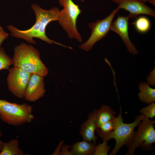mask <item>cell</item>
<instances>
[{
  "instance_id": "603a6c76",
  "label": "cell",
  "mask_w": 155,
  "mask_h": 155,
  "mask_svg": "<svg viewBox=\"0 0 155 155\" xmlns=\"http://www.w3.org/2000/svg\"><path fill=\"white\" fill-rule=\"evenodd\" d=\"M147 83L150 86H154L155 85V68L151 71L146 77Z\"/></svg>"
},
{
  "instance_id": "3957f363",
  "label": "cell",
  "mask_w": 155,
  "mask_h": 155,
  "mask_svg": "<svg viewBox=\"0 0 155 155\" xmlns=\"http://www.w3.org/2000/svg\"><path fill=\"white\" fill-rule=\"evenodd\" d=\"M120 113L117 117V125L112 132L102 140L108 141L112 139L115 140V144L110 155H115L119 150L124 145L128 147L131 144L135 132V128L138 127L144 117L141 114L136 116L134 121L130 123L123 122L122 110L120 106Z\"/></svg>"
},
{
  "instance_id": "8992f818",
  "label": "cell",
  "mask_w": 155,
  "mask_h": 155,
  "mask_svg": "<svg viewBox=\"0 0 155 155\" xmlns=\"http://www.w3.org/2000/svg\"><path fill=\"white\" fill-rule=\"evenodd\" d=\"M120 9L117 7L105 19L98 20L89 23L88 26L91 31V35L88 39L80 45L79 48L86 51H88L92 49L96 42L105 37L110 30L115 16Z\"/></svg>"
},
{
  "instance_id": "5b68a950",
  "label": "cell",
  "mask_w": 155,
  "mask_h": 155,
  "mask_svg": "<svg viewBox=\"0 0 155 155\" xmlns=\"http://www.w3.org/2000/svg\"><path fill=\"white\" fill-rule=\"evenodd\" d=\"M59 2L63 7V9L59 12L58 20L59 24L69 38L82 42V36L76 28L77 20L82 11L72 0H59Z\"/></svg>"
},
{
  "instance_id": "e0dca14e",
  "label": "cell",
  "mask_w": 155,
  "mask_h": 155,
  "mask_svg": "<svg viewBox=\"0 0 155 155\" xmlns=\"http://www.w3.org/2000/svg\"><path fill=\"white\" fill-rule=\"evenodd\" d=\"M18 139L11 140L7 142H3L0 155H24L22 150L19 147Z\"/></svg>"
},
{
  "instance_id": "2e32d148",
  "label": "cell",
  "mask_w": 155,
  "mask_h": 155,
  "mask_svg": "<svg viewBox=\"0 0 155 155\" xmlns=\"http://www.w3.org/2000/svg\"><path fill=\"white\" fill-rule=\"evenodd\" d=\"M96 128L101 124L115 118V113L109 106L102 104L98 109H95Z\"/></svg>"
},
{
  "instance_id": "5bb4252c",
  "label": "cell",
  "mask_w": 155,
  "mask_h": 155,
  "mask_svg": "<svg viewBox=\"0 0 155 155\" xmlns=\"http://www.w3.org/2000/svg\"><path fill=\"white\" fill-rule=\"evenodd\" d=\"M95 145L85 140L76 142L70 146L73 155H93Z\"/></svg>"
},
{
  "instance_id": "cb8c5ba5",
  "label": "cell",
  "mask_w": 155,
  "mask_h": 155,
  "mask_svg": "<svg viewBox=\"0 0 155 155\" xmlns=\"http://www.w3.org/2000/svg\"><path fill=\"white\" fill-rule=\"evenodd\" d=\"M70 146L63 144L60 153V155H73L71 152L70 148Z\"/></svg>"
},
{
  "instance_id": "7402d4cb",
  "label": "cell",
  "mask_w": 155,
  "mask_h": 155,
  "mask_svg": "<svg viewBox=\"0 0 155 155\" xmlns=\"http://www.w3.org/2000/svg\"><path fill=\"white\" fill-rule=\"evenodd\" d=\"M140 113L144 116L150 119H152L155 116V103L152 102L146 107L141 108Z\"/></svg>"
},
{
  "instance_id": "8fae6325",
  "label": "cell",
  "mask_w": 155,
  "mask_h": 155,
  "mask_svg": "<svg viewBox=\"0 0 155 155\" xmlns=\"http://www.w3.org/2000/svg\"><path fill=\"white\" fill-rule=\"evenodd\" d=\"M44 78L37 74H31L24 93L26 100L35 102L44 96L46 90Z\"/></svg>"
},
{
  "instance_id": "30bf717a",
  "label": "cell",
  "mask_w": 155,
  "mask_h": 155,
  "mask_svg": "<svg viewBox=\"0 0 155 155\" xmlns=\"http://www.w3.org/2000/svg\"><path fill=\"white\" fill-rule=\"evenodd\" d=\"M111 0L117 3L120 9H123L128 11L129 18H135L141 14L155 17L154 11L139 0Z\"/></svg>"
},
{
  "instance_id": "d6986e66",
  "label": "cell",
  "mask_w": 155,
  "mask_h": 155,
  "mask_svg": "<svg viewBox=\"0 0 155 155\" xmlns=\"http://www.w3.org/2000/svg\"><path fill=\"white\" fill-rule=\"evenodd\" d=\"M136 30L139 33H144L148 31L151 27L150 20L146 17L141 16L137 18L133 23Z\"/></svg>"
},
{
  "instance_id": "6da1fadb",
  "label": "cell",
  "mask_w": 155,
  "mask_h": 155,
  "mask_svg": "<svg viewBox=\"0 0 155 155\" xmlns=\"http://www.w3.org/2000/svg\"><path fill=\"white\" fill-rule=\"evenodd\" d=\"M13 67L44 78L49 70L41 60L37 49L31 45L22 43L14 48L12 59Z\"/></svg>"
},
{
  "instance_id": "ac0fdd59",
  "label": "cell",
  "mask_w": 155,
  "mask_h": 155,
  "mask_svg": "<svg viewBox=\"0 0 155 155\" xmlns=\"http://www.w3.org/2000/svg\"><path fill=\"white\" fill-rule=\"evenodd\" d=\"M117 117H115L101 124L96 128V133L101 138L102 141L112 132L117 125Z\"/></svg>"
},
{
  "instance_id": "9c48e42d",
  "label": "cell",
  "mask_w": 155,
  "mask_h": 155,
  "mask_svg": "<svg viewBox=\"0 0 155 155\" xmlns=\"http://www.w3.org/2000/svg\"><path fill=\"white\" fill-rule=\"evenodd\" d=\"M129 17L118 16L117 18L113 22L110 30L117 34L121 37L128 51L133 55L138 53L136 46L130 40L129 35L128 29Z\"/></svg>"
},
{
  "instance_id": "52a82bcc",
  "label": "cell",
  "mask_w": 155,
  "mask_h": 155,
  "mask_svg": "<svg viewBox=\"0 0 155 155\" xmlns=\"http://www.w3.org/2000/svg\"><path fill=\"white\" fill-rule=\"evenodd\" d=\"M32 8L35 13L36 19H38L40 22L38 38L50 44L54 43L72 49L71 47L64 45L50 39L46 34V29L48 24L52 21H58L60 12L58 8L54 7L49 10H46L36 4L32 5Z\"/></svg>"
},
{
  "instance_id": "ffe728a7",
  "label": "cell",
  "mask_w": 155,
  "mask_h": 155,
  "mask_svg": "<svg viewBox=\"0 0 155 155\" xmlns=\"http://www.w3.org/2000/svg\"><path fill=\"white\" fill-rule=\"evenodd\" d=\"M12 65V59L6 53L3 49L0 48V71L3 69L9 70Z\"/></svg>"
},
{
  "instance_id": "277c9868",
  "label": "cell",
  "mask_w": 155,
  "mask_h": 155,
  "mask_svg": "<svg viewBox=\"0 0 155 155\" xmlns=\"http://www.w3.org/2000/svg\"><path fill=\"white\" fill-rule=\"evenodd\" d=\"M155 121L144 116L135 131L133 140L128 147L126 155H133L136 148L148 151L153 149L155 142Z\"/></svg>"
},
{
  "instance_id": "44dd1931",
  "label": "cell",
  "mask_w": 155,
  "mask_h": 155,
  "mask_svg": "<svg viewBox=\"0 0 155 155\" xmlns=\"http://www.w3.org/2000/svg\"><path fill=\"white\" fill-rule=\"evenodd\" d=\"M107 141H103L95 146L93 155H107L110 149V146L108 145Z\"/></svg>"
},
{
  "instance_id": "7c38bea8",
  "label": "cell",
  "mask_w": 155,
  "mask_h": 155,
  "mask_svg": "<svg viewBox=\"0 0 155 155\" xmlns=\"http://www.w3.org/2000/svg\"><path fill=\"white\" fill-rule=\"evenodd\" d=\"M96 110L90 113L87 119L81 125L80 134L84 140L93 143L96 145L98 137L95 135Z\"/></svg>"
},
{
  "instance_id": "4fadbf2b",
  "label": "cell",
  "mask_w": 155,
  "mask_h": 155,
  "mask_svg": "<svg viewBox=\"0 0 155 155\" xmlns=\"http://www.w3.org/2000/svg\"><path fill=\"white\" fill-rule=\"evenodd\" d=\"M40 24V21L36 19V22L34 25L30 28L26 30H20L11 25L8 26L7 28L12 36L23 39L30 43L35 44L36 42L33 38H38Z\"/></svg>"
},
{
  "instance_id": "f546056e",
  "label": "cell",
  "mask_w": 155,
  "mask_h": 155,
  "mask_svg": "<svg viewBox=\"0 0 155 155\" xmlns=\"http://www.w3.org/2000/svg\"><path fill=\"white\" fill-rule=\"evenodd\" d=\"M82 2H84L85 1V0H80Z\"/></svg>"
},
{
  "instance_id": "83f0119b",
  "label": "cell",
  "mask_w": 155,
  "mask_h": 155,
  "mask_svg": "<svg viewBox=\"0 0 155 155\" xmlns=\"http://www.w3.org/2000/svg\"><path fill=\"white\" fill-rule=\"evenodd\" d=\"M2 136V133L0 130V139ZM3 142L0 140V151H1L2 150V145Z\"/></svg>"
},
{
  "instance_id": "484cf974",
  "label": "cell",
  "mask_w": 155,
  "mask_h": 155,
  "mask_svg": "<svg viewBox=\"0 0 155 155\" xmlns=\"http://www.w3.org/2000/svg\"><path fill=\"white\" fill-rule=\"evenodd\" d=\"M8 36V34L4 31L0 30V46L3 42Z\"/></svg>"
},
{
  "instance_id": "f1b7e54d",
  "label": "cell",
  "mask_w": 155,
  "mask_h": 155,
  "mask_svg": "<svg viewBox=\"0 0 155 155\" xmlns=\"http://www.w3.org/2000/svg\"><path fill=\"white\" fill-rule=\"evenodd\" d=\"M3 29L0 26V30H2Z\"/></svg>"
},
{
  "instance_id": "ba28073f",
  "label": "cell",
  "mask_w": 155,
  "mask_h": 155,
  "mask_svg": "<svg viewBox=\"0 0 155 155\" xmlns=\"http://www.w3.org/2000/svg\"><path fill=\"white\" fill-rule=\"evenodd\" d=\"M8 70L9 73L7 78V82L9 90L17 97L24 98L31 74L14 67Z\"/></svg>"
},
{
  "instance_id": "9a60e30c",
  "label": "cell",
  "mask_w": 155,
  "mask_h": 155,
  "mask_svg": "<svg viewBox=\"0 0 155 155\" xmlns=\"http://www.w3.org/2000/svg\"><path fill=\"white\" fill-rule=\"evenodd\" d=\"M138 97L142 103L150 104L155 102V89L151 87L147 82H140Z\"/></svg>"
},
{
  "instance_id": "d4e9b609",
  "label": "cell",
  "mask_w": 155,
  "mask_h": 155,
  "mask_svg": "<svg viewBox=\"0 0 155 155\" xmlns=\"http://www.w3.org/2000/svg\"><path fill=\"white\" fill-rule=\"evenodd\" d=\"M64 141L61 140L59 142L55 150L52 154V155H60V153L61 147L64 144Z\"/></svg>"
},
{
  "instance_id": "4316f807",
  "label": "cell",
  "mask_w": 155,
  "mask_h": 155,
  "mask_svg": "<svg viewBox=\"0 0 155 155\" xmlns=\"http://www.w3.org/2000/svg\"><path fill=\"white\" fill-rule=\"evenodd\" d=\"M144 3L147 1H148L150 3L152 4L155 6V0H139Z\"/></svg>"
},
{
  "instance_id": "7a4b0ae2",
  "label": "cell",
  "mask_w": 155,
  "mask_h": 155,
  "mask_svg": "<svg viewBox=\"0 0 155 155\" xmlns=\"http://www.w3.org/2000/svg\"><path fill=\"white\" fill-rule=\"evenodd\" d=\"M33 109L32 106L26 103L19 104L0 99V119L14 126L31 123L35 118Z\"/></svg>"
}]
</instances>
